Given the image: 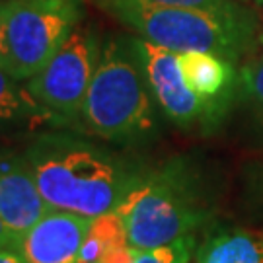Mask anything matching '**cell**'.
Returning a JSON list of instances; mask_svg holds the SVG:
<instances>
[{
	"instance_id": "obj_1",
	"label": "cell",
	"mask_w": 263,
	"mask_h": 263,
	"mask_svg": "<svg viewBox=\"0 0 263 263\" xmlns=\"http://www.w3.org/2000/svg\"><path fill=\"white\" fill-rule=\"evenodd\" d=\"M22 156L49 207L88 218L115 211L141 176L113 152L61 129L41 131Z\"/></svg>"
},
{
	"instance_id": "obj_2",
	"label": "cell",
	"mask_w": 263,
	"mask_h": 263,
	"mask_svg": "<svg viewBox=\"0 0 263 263\" xmlns=\"http://www.w3.org/2000/svg\"><path fill=\"white\" fill-rule=\"evenodd\" d=\"M80 123L90 135L121 144L142 141L154 133V98L133 37L111 35L102 43Z\"/></svg>"
},
{
	"instance_id": "obj_3",
	"label": "cell",
	"mask_w": 263,
	"mask_h": 263,
	"mask_svg": "<svg viewBox=\"0 0 263 263\" xmlns=\"http://www.w3.org/2000/svg\"><path fill=\"white\" fill-rule=\"evenodd\" d=\"M98 2L139 37L174 53L205 51L234 63L254 35V20L234 4L220 10H203L156 6L139 0Z\"/></svg>"
},
{
	"instance_id": "obj_4",
	"label": "cell",
	"mask_w": 263,
	"mask_h": 263,
	"mask_svg": "<svg viewBox=\"0 0 263 263\" xmlns=\"http://www.w3.org/2000/svg\"><path fill=\"white\" fill-rule=\"evenodd\" d=\"M115 211L127 226L129 244L137 250L195 234L209 215L197 179L181 162L141 174Z\"/></svg>"
},
{
	"instance_id": "obj_5",
	"label": "cell",
	"mask_w": 263,
	"mask_h": 263,
	"mask_svg": "<svg viewBox=\"0 0 263 263\" xmlns=\"http://www.w3.org/2000/svg\"><path fill=\"white\" fill-rule=\"evenodd\" d=\"M6 70L26 82L65 45L82 22L78 0H2Z\"/></svg>"
},
{
	"instance_id": "obj_6",
	"label": "cell",
	"mask_w": 263,
	"mask_h": 263,
	"mask_svg": "<svg viewBox=\"0 0 263 263\" xmlns=\"http://www.w3.org/2000/svg\"><path fill=\"white\" fill-rule=\"evenodd\" d=\"M100 53L102 41L96 29L80 22L57 55L28 80L29 94L55 115L61 127L80 121Z\"/></svg>"
},
{
	"instance_id": "obj_7",
	"label": "cell",
	"mask_w": 263,
	"mask_h": 263,
	"mask_svg": "<svg viewBox=\"0 0 263 263\" xmlns=\"http://www.w3.org/2000/svg\"><path fill=\"white\" fill-rule=\"evenodd\" d=\"M142 72L158 107L178 127H189L201 119L207 102L189 90L179 70L178 53L142 37H133Z\"/></svg>"
},
{
	"instance_id": "obj_8",
	"label": "cell",
	"mask_w": 263,
	"mask_h": 263,
	"mask_svg": "<svg viewBox=\"0 0 263 263\" xmlns=\"http://www.w3.org/2000/svg\"><path fill=\"white\" fill-rule=\"evenodd\" d=\"M90 220L88 216L51 209L16 238L12 248L26 263H78Z\"/></svg>"
},
{
	"instance_id": "obj_9",
	"label": "cell",
	"mask_w": 263,
	"mask_h": 263,
	"mask_svg": "<svg viewBox=\"0 0 263 263\" xmlns=\"http://www.w3.org/2000/svg\"><path fill=\"white\" fill-rule=\"evenodd\" d=\"M49 211L51 207L41 195L22 152L0 156V218L14 234V240L28 232Z\"/></svg>"
},
{
	"instance_id": "obj_10",
	"label": "cell",
	"mask_w": 263,
	"mask_h": 263,
	"mask_svg": "<svg viewBox=\"0 0 263 263\" xmlns=\"http://www.w3.org/2000/svg\"><path fill=\"white\" fill-rule=\"evenodd\" d=\"M199 263H263V228H232L197 248Z\"/></svg>"
},
{
	"instance_id": "obj_11",
	"label": "cell",
	"mask_w": 263,
	"mask_h": 263,
	"mask_svg": "<svg viewBox=\"0 0 263 263\" xmlns=\"http://www.w3.org/2000/svg\"><path fill=\"white\" fill-rule=\"evenodd\" d=\"M33 123H51L63 129L55 115L35 102L28 86H22V80L0 68V133Z\"/></svg>"
},
{
	"instance_id": "obj_12",
	"label": "cell",
	"mask_w": 263,
	"mask_h": 263,
	"mask_svg": "<svg viewBox=\"0 0 263 263\" xmlns=\"http://www.w3.org/2000/svg\"><path fill=\"white\" fill-rule=\"evenodd\" d=\"M178 63L189 90L207 104L215 102L216 96L222 94L230 84L232 66L222 57L205 51H187L178 53Z\"/></svg>"
},
{
	"instance_id": "obj_13",
	"label": "cell",
	"mask_w": 263,
	"mask_h": 263,
	"mask_svg": "<svg viewBox=\"0 0 263 263\" xmlns=\"http://www.w3.org/2000/svg\"><path fill=\"white\" fill-rule=\"evenodd\" d=\"M129 244L127 226L117 211H109L90 220L78 263H98V259L117 246Z\"/></svg>"
},
{
	"instance_id": "obj_14",
	"label": "cell",
	"mask_w": 263,
	"mask_h": 263,
	"mask_svg": "<svg viewBox=\"0 0 263 263\" xmlns=\"http://www.w3.org/2000/svg\"><path fill=\"white\" fill-rule=\"evenodd\" d=\"M195 252H197V236L191 234L179 238L172 244L141 250L137 263H189Z\"/></svg>"
},
{
	"instance_id": "obj_15",
	"label": "cell",
	"mask_w": 263,
	"mask_h": 263,
	"mask_svg": "<svg viewBox=\"0 0 263 263\" xmlns=\"http://www.w3.org/2000/svg\"><path fill=\"white\" fill-rule=\"evenodd\" d=\"M242 78H244V86L248 88V92L263 107V55L244 66Z\"/></svg>"
},
{
	"instance_id": "obj_16",
	"label": "cell",
	"mask_w": 263,
	"mask_h": 263,
	"mask_svg": "<svg viewBox=\"0 0 263 263\" xmlns=\"http://www.w3.org/2000/svg\"><path fill=\"white\" fill-rule=\"evenodd\" d=\"M156 6H176V8H203V10H220L228 8L230 0H139Z\"/></svg>"
},
{
	"instance_id": "obj_17",
	"label": "cell",
	"mask_w": 263,
	"mask_h": 263,
	"mask_svg": "<svg viewBox=\"0 0 263 263\" xmlns=\"http://www.w3.org/2000/svg\"><path fill=\"white\" fill-rule=\"evenodd\" d=\"M139 252L137 248H133L131 244L125 246H117L109 252H105L98 263H137V257H139Z\"/></svg>"
},
{
	"instance_id": "obj_18",
	"label": "cell",
	"mask_w": 263,
	"mask_h": 263,
	"mask_svg": "<svg viewBox=\"0 0 263 263\" xmlns=\"http://www.w3.org/2000/svg\"><path fill=\"white\" fill-rule=\"evenodd\" d=\"M0 68L6 70V37H4V16H2V0H0Z\"/></svg>"
},
{
	"instance_id": "obj_19",
	"label": "cell",
	"mask_w": 263,
	"mask_h": 263,
	"mask_svg": "<svg viewBox=\"0 0 263 263\" xmlns=\"http://www.w3.org/2000/svg\"><path fill=\"white\" fill-rule=\"evenodd\" d=\"M0 263H26L18 255V252L8 246V248H0Z\"/></svg>"
},
{
	"instance_id": "obj_20",
	"label": "cell",
	"mask_w": 263,
	"mask_h": 263,
	"mask_svg": "<svg viewBox=\"0 0 263 263\" xmlns=\"http://www.w3.org/2000/svg\"><path fill=\"white\" fill-rule=\"evenodd\" d=\"M14 244V234L8 230V226L4 224V220L0 218V248H8Z\"/></svg>"
},
{
	"instance_id": "obj_21",
	"label": "cell",
	"mask_w": 263,
	"mask_h": 263,
	"mask_svg": "<svg viewBox=\"0 0 263 263\" xmlns=\"http://www.w3.org/2000/svg\"><path fill=\"white\" fill-rule=\"evenodd\" d=\"M244 2H255V4H263V0H244Z\"/></svg>"
},
{
	"instance_id": "obj_22",
	"label": "cell",
	"mask_w": 263,
	"mask_h": 263,
	"mask_svg": "<svg viewBox=\"0 0 263 263\" xmlns=\"http://www.w3.org/2000/svg\"><path fill=\"white\" fill-rule=\"evenodd\" d=\"M261 43H263V33H261Z\"/></svg>"
}]
</instances>
